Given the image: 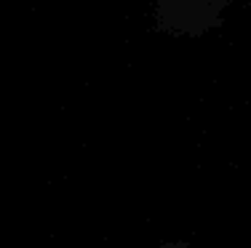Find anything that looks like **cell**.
Listing matches in <instances>:
<instances>
[]
</instances>
